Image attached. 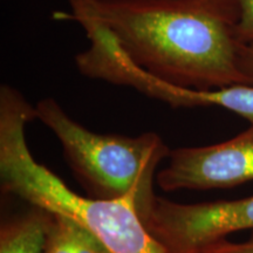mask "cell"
Here are the masks:
<instances>
[{
  "label": "cell",
  "instance_id": "cell-8",
  "mask_svg": "<svg viewBox=\"0 0 253 253\" xmlns=\"http://www.w3.org/2000/svg\"><path fill=\"white\" fill-rule=\"evenodd\" d=\"M53 214V213H52ZM45 253H112L99 239L75 221L53 214Z\"/></svg>",
  "mask_w": 253,
  "mask_h": 253
},
{
  "label": "cell",
  "instance_id": "cell-2",
  "mask_svg": "<svg viewBox=\"0 0 253 253\" xmlns=\"http://www.w3.org/2000/svg\"><path fill=\"white\" fill-rule=\"evenodd\" d=\"M36 106L17 88L0 87V182L5 194L59 214L94 235L112 253H166L153 238L135 204L126 199L81 196L38 162L26 141Z\"/></svg>",
  "mask_w": 253,
  "mask_h": 253
},
{
  "label": "cell",
  "instance_id": "cell-3",
  "mask_svg": "<svg viewBox=\"0 0 253 253\" xmlns=\"http://www.w3.org/2000/svg\"><path fill=\"white\" fill-rule=\"evenodd\" d=\"M36 114L58 138L87 196L130 201L145 223L157 197L154 188L158 167L171 151L160 135L147 131L131 137L95 132L72 119L53 97L40 100Z\"/></svg>",
  "mask_w": 253,
  "mask_h": 253
},
{
  "label": "cell",
  "instance_id": "cell-10",
  "mask_svg": "<svg viewBox=\"0 0 253 253\" xmlns=\"http://www.w3.org/2000/svg\"><path fill=\"white\" fill-rule=\"evenodd\" d=\"M202 253H253V235L248 240L233 243L224 239L209 246Z\"/></svg>",
  "mask_w": 253,
  "mask_h": 253
},
{
  "label": "cell",
  "instance_id": "cell-1",
  "mask_svg": "<svg viewBox=\"0 0 253 253\" xmlns=\"http://www.w3.org/2000/svg\"><path fill=\"white\" fill-rule=\"evenodd\" d=\"M67 2L102 23L129 58L160 80L194 89L250 84L238 63L236 0Z\"/></svg>",
  "mask_w": 253,
  "mask_h": 253
},
{
  "label": "cell",
  "instance_id": "cell-11",
  "mask_svg": "<svg viewBox=\"0 0 253 253\" xmlns=\"http://www.w3.org/2000/svg\"><path fill=\"white\" fill-rule=\"evenodd\" d=\"M238 63L243 74L253 84V45L240 43L238 49Z\"/></svg>",
  "mask_w": 253,
  "mask_h": 253
},
{
  "label": "cell",
  "instance_id": "cell-6",
  "mask_svg": "<svg viewBox=\"0 0 253 253\" xmlns=\"http://www.w3.org/2000/svg\"><path fill=\"white\" fill-rule=\"evenodd\" d=\"M123 84L175 108L219 107L253 123V84H240L213 89L178 87L153 77L134 62L126 68Z\"/></svg>",
  "mask_w": 253,
  "mask_h": 253
},
{
  "label": "cell",
  "instance_id": "cell-4",
  "mask_svg": "<svg viewBox=\"0 0 253 253\" xmlns=\"http://www.w3.org/2000/svg\"><path fill=\"white\" fill-rule=\"evenodd\" d=\"M145 226L166 253H202L231 233L253 229V196L194 204L157 196Z\"/></svg>",
  "mask_w": 253,
  "mask_h": 253
},
{
  "label": "cell",
  "instance_id": "cell-7",
  "mask_svg": "<svg viewBox=\"0 0 253 253\" xmlns=\"http://www.w3.org/2000/svg\"><path fill=\"white\" fill-rule=\"evenodd\" d=\"M25 212L1 221L0 253H45L53 214L30 205Z\"/></svg>",
  "mask_w": 253,
  "mask_h": 253
},
{
  "label": "cell",
  "instance_id": "cell-9",
  "mask_svg": "<svg viewBox=\"0 0 253 253\" xmlns=\"http://www.w3.org/2000/svg\"><path fill=\"white\" fill-rule=\"evenodd\" d=\"M236 38L243 45H253V0H236Z\"/></svg>",
  "mask_w": 253,
  "mask_h": 253
},
{
  "label": "cell",
  "instance_id": "cell-5",
  "mask_svg": "<svg viewBox=\"0 0 253 253\" xmlns=\"http://www.w3.org/2000/svg\"><path fill=\"white\" fill-rule=\"evenodd\" d=\"M253 181V123L230 140L171 149L157 173L163 191L229 189Z\"/></svg>",
  "mask_w": 253,
  "mask_h": 253
}]
</instances>
